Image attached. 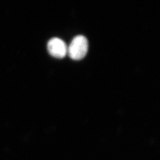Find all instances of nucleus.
<instances>
[{"label": "nucleus", "instance_id": "obj_1", "mask_svg": "<svg viewBox=\"0 0 160 160\" xmlns=\"http://www.w3.org/2000/svg\"><path fill=\"white\" fill-rule=\"evenodd\" d=\"M88 49V40L86 37L79 35L71 41L68 47L67 54L74 60H81L86 57Z\"/></svg>", "mask_w": 160, "mask_h": 160}, {"label": "nucleus", "instance_id": "obj_2", "mask_svg": "<svg viewBox=\"0 0 160 160\" xmlns=\"http://www.w3.org/2000/svg\"><path fill=\"white\" fill-rule=\"evenodd\" d=\"M48 51L53 57L63 58L68 51V46L63 40L59 38H53L48 43Z\"/></svg>", "mask_w": 160, "mask_h": 160}]
</instances>
